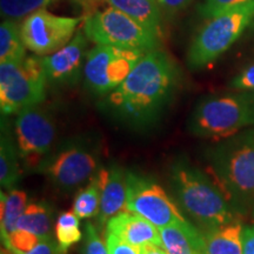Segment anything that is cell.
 I'll return each mask as SVG.
<instances>
[{"label":"cell","mask_w":254,"mask_h":254,"mask_svg":"<svg viewBox=\"0 0 254 254\" xmlns=\"http://www.w3.org/2000/svg\"><path fill=\"white\" fill-rule=\"evenodd\" d=\"M82 31L95 45H110L144 52L157 49L160 39L157 33L112 6L88 14L84 20Z\"/></svg>","instance_id":"52a82bcc"},{"label":"cell","mask_w":254,"mask_h":254,"mask_svg":"<svg viewBox=\"0 0 254 254\" xmlns=\"http://www.w3.org/2000/svg\"><path fill=\"white\" fill-rule=\"evenodd\" d=\"M97 151L84 142H69L50 153L38 166L53 185L64 190H73L90 182L98 172Z\"/></svg>","instance_id":"ba28073f"},{"label":"cell","mask_w":254,"mask_h":254,"mask_svg":"<svg viewBox=\"0 0 254 254\" xmlns=\"http://www.w3.org/2000/svg\"><path fill=\"white\" fill-rule=\"evenodd\" d=\"M88 55V38L84 31H78L65 46L41 57L47 82L52 85H72L84 72Z\"/></svg>","instance_id":"4fadbf2b"},{"label":"cell","mask_w":254,"mask_h":254,"mask_svg":"<svg viewBox=\"0 0 254 254\" xmlns=\"http://www.w3.org/2000/svg\"><path fill=\"white\" fill-rule=\"evenodd\" d=\"M19 254H62L60 253L58 243L55 238H45L41 239L38 243L37 246H34L31 251L26 253H19Z\"/></svg>","instance_id":"4dcf8cb0"},{"label":"cell","mask_w":254,"mask_h":254,"mask_svg":"<svg viewBox=\"0 0 254 254\" xmlns=\"http://www.w3.org/2000/svg\"><path fill=\"white\" fill-rule=\"evenodd\" d=\"M231 87L237 91H254V64L243 69L231 81Z\"/></svg>","instance_id":"f546056e"},{"label":"cell","mask_w":254,"mask_h":254,"mask_svg":"<svg viewBox=\"0 0 254 254\" xmlns=\"http://www.w3.org/2000/svg\"><path fill=\"white\" fill-rule=\"evenodd\" d=\"M140 254H168L164 246L161 245H147L140 249Z\"/></svg>","instance_id":"836d02e7"},{"label":"cell","mask_w":254,"mask_h":254,"mask_svg":"<svg viewBox=\"0 0 254 254\" xmlns=\"http://www.w3.org/2000/svg\"><path fill=\"white\" fill-rule=\"evenodd\" d=\"M106 2L160 36L161 6L158 0H106Z\"/></svg>","instance_id":"ac0fdd59"},{"label":"cell","mask_w":254,"mask_h":254,"mask_svg":"<svg viewBox=\"0 0 254 254\" xmlns=\"http://www.w3.org/2000/svg\"><path fill=\"white\" fill-rule=\"evenodd\" d=\"M47 82L39 57L0 63V110L2 116L39 105L45 99Z\"/></svg>","instance_id":"8992f818"},{"label":"cell","mask_w":254,"mask_h":254,"mask_svg":"<svg viewBox=\"0 0 254 254\" xmlns=\"http://www.w3.org/2000/svg\"><path fill=\"white\" fill-rule=\"evenodd\" d=\"M14 136L20 160L26 167L37 170L55 141V122L39 105L27 107L15 114Z\"/></svg>","instance_id":"8fae6325"},{"label":"cell","mask_w":254,"mask_h":254,"mask_svg":"<svg viewBox=\"0 0 254 254\" xmlns=\"http://www.w3.org/2000/svg\"><path fill=\"white\" fill-rule=\"evenodd\" d=\"M171 186L178 206L201 231L230 224L239 218L240 212L214 178L185 161L173 164Z\"/></svg>","instance_id":"7a4b0ae2"},{"label":"cell","mask_w":254,"mask_h":254,"mask_svg":"<svg viewBox=\"0 0 254 254\" xmlns=\"http://www.w3.org/2000/svg\"><path fill=\"white\" fill-rule=\"evenodd\" d=\"M41 239L32 232L21 228H15V230L9 234V237L5 241H2L5 249L9 251L11 254L26 253L31 251L34 246L38 245Z\"/></svg>","instance_id":"484cf974"},{"label":"cell","mask_w":254,"mask_h":254,"mask_svg":"<svg viewBox=\"0 0 254 254\" xmlns=\"http://www.w3.org/2000/svg\"><path fill=\"white\" fill-rule=\"evenodd\" d=\"M55 233L60 253L66 254L73 245L84 239L80 230V218L73 211L64 212L57 219Z\"/></svg>","instance_id":"cb8c5ba5"},{"label":"cell","mask_w":254,"mask_h":254,"mask_svg":"<svg viewBox=\"0 0 254 254\" xmlns=\"http://www.w3.org/2000/svg\"><path fill=\"white\" fill-rule=\"evenodd\" d=\"M252 1L254 0H204L198 6V12L202 18L211 19Z\"/></svg>","instance_id":"4316f807"},{"label":"cell","mask_w":254,"mask_h":254,"mask_svg":"<svg viewBox=\"0 0 254 254\" xmlns=\"http://www.w3.org/2000/svg\"><path fill=\"white\" fill-rule=\"evenodd\" d=\"M74 2H77L79 5H82V6H86V5H90L92 0H73Z\"/></svg>","instance_id":"e575fe53"},{"label":"cell","mask_w":254,"mask_h":254,"mask_svg":"<svg viewBox=\"0 0 254 254\" xmlns=\"http://www.w3.org/2000/svg\"><path fill=\"white\" fill-rule=\"evenodd\" d=\"M243 254H254V225L243 230Z\"/></svg>","instance_id":"1f68e13d"},{"label":"cell","mask_w":254,"mask_h":254,"mask_svg":"<svg viewBox=\"0 0 254 254\" xmlns=\"http://www.w3.org/2000/svg\"><path fill=\"white\" fill-rule=\"evenodd\" d=\"M243 224L236 220L202 231L207 254H243Z\"/></svg>","instance_id":"e0dca14e"},{"label":"cell","mask_w":254,"mask_h":254,"mask_svg":"<svg viewBox=\"0 0 254 254\" xmlns=\"http://www.w3.org/2000/svg\"><path fill=\"white\" fill-rule=\"evenodd\" d=\"M158 1L161 8H165L170 12H177L190 5L192 0H158Z\"/></svg>","instance_id":"d6a6232c"},{"label":"cell","mask_w":254,"mask_h":254,"mask_svg":"<svg viewBox=\"0 0 254 254\" xmlns=\"http://www.w3.org/2000/svg\"><path fill=\"white\" fill-rule=\"evenodd\" d=\"M254 19V1L211 18L198 32L187 52L192 69L205 67L224 55Z\"/></svg>","instance_id":"5b68a950"},{"label":"cell","mask_w":254,"mask_h":254,"mask_svg":"<svg viewBox=\"0 0 254 254\" xmlns=\"http://www.w3.org/2000/svg\"><path fill=\"white\" fill-rule=\"evenodd\" d=\"M72 211L80 219L98 217L100 211V180L97 173L75 195Z\"/></svg>","instance_id":"603a6c76"},{"label":"cell","mask_w":254,"mask_h":254,"mask_svg":"<svg viewBox=\"0 0 254 254\" xmlns=\"http://www.w3.org/2000/svg\"><path fill=\"white\" fill-rule=\"evenodd\" d=\"M82 254H110L105 239L99 236L97 227L92 222H86L84 230V244Z\"/></svg>","instance_id":"83f0119b"},{"label":"cell","mask_w":254,"mask_h":254,"mask_svg":"<svg viewBox=\"0 0 254 254\" xmlns=\"http://www.w3.org/2000/svg\"><path fill=\"white\" fill-rule=\"evenodd\" d=\"M105 228L138 249L147 245L164 246L160 230L147 219L127 209L111 218Z\"/></svg>","instance_id":"9a60e30c"},{"label":"cell","mask_w":254,"mask_h":254,"mask_svg":"<svg viewBox=\"0 0 254 254\" xmlns=\"http://www.w3.org/2000/svg\"><path fill=\"white\" fill-rule=\"evenodd\" d=\"M1 254H6V253L4 252V251H1Z\"/></svg>","instance_id":"d590c367"},{"label":"cell","mask_w":254,"mask_h":254,"mask_svg":"<svg viewBox=\"0 0 254 254\" xmlns=\"http://www.w3.org/2000/svg\"><path fill=\"white\" fill-rule=\"evenodd\" d=\"M17 228L32 232L40 239L53 237V208L49 202L28 201L25 211L18 220Z\"/></svg>","instance_id":"d6986e66"},{"label":"cell","mask_w":254,"mask_h":254,"mask_svg":"<svg viewBox=\"0 0 254 254\" xmlns=\"http://www.w3.org/2000/svg\"><path fill=\"white\" fill-rule=\"evenodd\" d=\"M160 236L168 254H207L204 233L189 220L160 228Z\"/></svg>","instance_id":"2e32d148"},{"label":"cell","mask_w":254,"mask_h":254,"mask_svg":"<svg viewBox=\"0 0 254 254\" xmlns=\"http://www.w3.org/2000/svg\"><path fill=\"white\" fill-rule=\"evenodd\" d=\"M254 127V91L209 95L200 100L189 123L199 138L220 141Z\"/></svg>","instance_id":"277c9868"},{"label":"cell","mask_w":254,"mask_h":254,"mask_svg":"<svg viewBox=\"0 0 254 254\" xmlns=\"http://www.w3.org/2000/svg\"><path fill=\"white\" fill-rule=\"evenodd\" d=\"M17 144L7 132L1 133L0 140V184L5 190H12L21 176Z\"/></svg>","instance_id":"44dd1931"},{"label":"cell","mask_w":254,"mask_h":254,"mask_svg":"<svg viewBox=\"0 0 254 254\" xmlns=\"http://www.w3.org/2000/svg\"><path fill=\"white\" fill-rule=\"evenodd\" d=\"M27 204V194L23 190H11L8 193H0V233L2 241L17 228L18 220Z\"/></svg>","instance_id":"ffe728a7"},{"label":"cell","mask_w":254,"mask_h":254,"mask_svg":"<svg viewBox=\"0 0 254 254\" xmlns=\"http://www.w3.org/2000/svg\"><path fill=\"white\" fill-rule=\"evenodd\" d=\"M127 211L141 215L160 228L185 221L180 207L157 182L126 171Z\"/></svg>","instance_id":"30bf717a"},{"label":"cell","mask_w":254,"mask_h":254,"mask_svg":"<svg viewBox=\"0 0 254 254\" xmlns=\"http://www.w3.org/2000/svg\"><path fill=\"white\" fill-rule=\"evenodd\" d=\"M104 239L110 254H140V249L123 240L112 232L105 231Z\"/></svg>","instance_id":"f1b7e54d"},{"label":"cell","mask_w":254,"mask_h":254,"mask_svg":"<svg viewBox=\"0 0 254 254\" xmlns=\"http://www.w3.org/2000/svg\"><path fill=\"white\" fill-rule=\"evenodd\" d=\"M212 177L238 211L254 202V129L221 140L207 154Z\"/></svg>","instance_id":"3957f363"},{"label":"cell","mask_w":254,"mask_h":254,"mask_svg":"<svg viewBox=\"0 0 254 254\" xmlns=\"http://www.w3.org/2000/svg\"><path fill=\"white\" fill-rule=\"evenodd\" d=\"M56 1L58 0H0V12L5 20H19Z\"/></svg>","instance_id":"d4e9b609"},{"label":"cell","mask_w":254,"mask_h":254,"mask_svg":"<svg viewBox=\"0 0 254 254\" xmlns=\"http://www.w3.org/2000/svg\"><path fill=\"white\" fill-rule=\"evenodd\" d=\"M97 176L100 180V211L97 221L104 227L111 218L126 207V171L119 166H111L99 168Z\"/></svg>","instance_id":"5bb4252c"},{"label":"cell","mask_w":254,"mask_h":254,"mask_svg":"<svg viewBox=\"0 0 254 254\" xmlns=\"http://www.w3.org/2000/svg\"><path fill=\"white\" fill-rule=\"evenodd\" d=\"M80 17H64L39 9L25 18L20 25L21 38L27 50L45 57L62 49L73 38Z\"/></svg>","instance_id":"7c38bea8"},{"label":"cell","mask_w":254,"mask_h":254,"mask_svg":"<svg viewBox=\"0 0 254 254\" xmlns=\"http://www.w3.org/2000/svg\"><path fill=\"white\" fill-rule=\"evenodd\" d=\"M25 57L26 46L20 26L14 20H4L0 25V63L19 62Z\"/></svg>","instance_id":"7402d4cb"},{"label":"cell","mask_w":254,"mask_h":254,"mask_svg":"<svg viewBox=\"0 0 254 254\" xmlns=\"http://www.w3.org/2000/svg\"><path fill=\"white\" fill-rule=\"evenodd\" d=\"M146 52L110 45H95L88 51L84 67L85 84L95 94L116 90L132 72Z\"/></svg>","instance_id":"9c48e42d"},{"label":"cell","mask_w":254,"mask_h":254,"mask_svg":"<svg viewBox=\"0 0 254 254\" xmlns=\"http://www.w3.org/2000/svg\"><path fill=\"white\" fill-rule=\"evenodd\" d=\"M179 84V69L163 51L146 52L113 92L105 107L112 116L135 127L155 122L172 99Z\"/></svg>","instance_id":"6da1fadb"}]
</instances>
